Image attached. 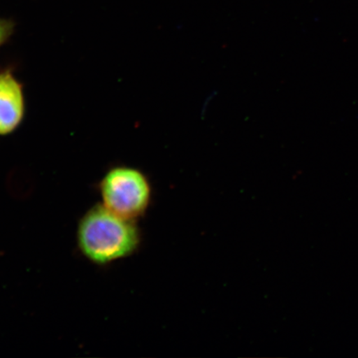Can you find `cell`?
Segmentation results:
<instances>
[{
  "label": "cell",
  "mask_w": 358,
  "mask_h": 358,
  "mask_svg": "<svg viewBox=\"0 0 358 358\" xmlns=\"http://www.w3.org/2000/svg\"><path fill=\"white\" fill-rule=\"evenodd\" d=\"M133 221L99 204L80 219L78 243L85 257L97 265H106L129 256L138 245Z\"/></svg>",
  "instance_id": "6da1fadb"
},
{
  "label": "cell",
  "mask_w": 358,
  "mask_h": 358,
  "mask_svg": "<svg viewBox=\"0 0 358 358\" xmlns=\"http://www.w3.org/2000/svg\"><path fill=\"white\" fill-rule=\"evenodd\" d=\"M98 187L101 204L129 220L141 216L149 206L150 183L138 169L127 165L112 167L101 178Z\"/></svg>",
  "instance_id": "7a4b0ae2"
},
{
  "label": "cell",
  "mask_w": 358,
  "mask_h": 358,
  "mask_svg": "<svg viewBox=\"0 0 358 358\" xmlns=\"http://www.w3.org/2000/svg\"><path fill=\"white\" fill-rule=\"evenodd\" d=\"M26 98L24 86L10 69H0V136L15 133L24 122Z\"/></svg>",
  "instance_id": "3957f363"
},
{
  "label": "cell",
  "mask_w": 358,
  "mask_h": 358,
  "mask_svg": "<svg viewBox=\"0 0 358 358\" xmlns=\"http://www.w3.org/2000/svg\"><path fill=\"white\" fill-rule=\"evenodd\" d=\"M15 24L10 20L0 19V48L11 38Z\"/></svg>",
  "instance_id": "277c9868"
}]
</instances>
